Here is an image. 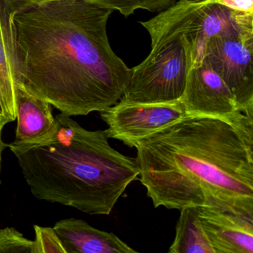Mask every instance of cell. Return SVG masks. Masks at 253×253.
I'll list each match as a JSON object with an SVG mask.
<instances>
[{
    "instance_id": "cell-12",
    "label": "cell",
    "mask_w": 253,
    "mask_h": 253,
    "mask_svg": "<svg viewBox=\"0 0 253 253\" xmlns=\"http://www.w3.org/2000/svg\"><path fill=\"white\" fill-rule=\"evenodd\" d=\"M16 112L17 123L14 141H35L46 137L55 129L52 106L21 87L17 91Z\"/></svg>"
},
{
    "instance_id": "cell-8",
    "label": "cell",
    "mask_w": 253,
    "mask_h": 253,
    "mask_svg": "<svg viewBox=\"0 0 253 253\" xmlns=\"http://www.w3.org/2000/svg\"><path fill=\"white\" fill-rule=\"evenodd\" d=\"M23 85V66L12 13L0 0V128L17 119L16 98Z\"/></svg>"
},
{
    "instance_id": "cell-9",
    "label": "cell",
    "mask_w": 253,
    "mask_h": 253,
    "mask_svg": "<svg viewBox=\"0 0 253 253\" xmlns=\"http://www.w3.org/2000/svg\"><path fill=\"white\" fill-rule=\"evenodd\" d=\"M214 253H253V215L216 207H198Z\"/></svg>"
},
{
    "instance_id": "cell-10",
    "label": "cell",
    "mask_w": 253,
    "mask_h": 253,
    "mask_svg": "<svg viewBox=\"0 0 253 253\" xmlns=\"http://www.w3.org/2000/svg\"><path fill=\"white\" fill-rule=\"evenodd\" d=\"M250 35H253V14L234 11L214 0H201L192 43L193 66L202 62L207 42L211 38Z\"/></svg>"
},
{
    "instance_id": "cell-2",
    "label": "cell",
    "mask_w": 253,
    "mask_h": 253,
    "mask_svg": "<svg viewBox=\"0 0 253 253\" xmlns=\"http://www.w3.org/2000/svg\"><path fill=\"white\" fill-rule=\"evenodd\" d=\"M139 180L155 208L216 207L253 215V118L186 116L140 140Z\"/></svg>"
},
{
    "instance_id": "cell-7",
    "label": "cell",
    "mask_w": 253,
    "mask_h": 253,
    "mask_svg": "<svg viewBox=\"0 0 253 253\" xmlns=\"http://www.w3.org/2000/svg\"><path fill=\"white\" fill-rule=\"evenodd\" d=\"M180 100L188 116L212 117L235 124L253 118V114L238 109L229 87L204 59L189 70Z\"/></svg>"
},
{
    "instance_id": "cell-15",
    "label": "cell",
    "mask_w": 253,
    "mask_h": 253,
    "mask_svg": "<svg viewBox=\"0 0 253 253\" xmlns=\"http://www.w3.org/2000/svg\"><path fill=\"white\" fill-rule=\"evenodd\" d=\"M34 253H68L54 228L34 225Z\"/></svg>"
},
{
    "instance_id": "cell-16",
    "label": "cell",
    "mask_w": 253,
    "mask_h": 253,
    "mask_svg": "<svg viewBox=\"0 0 253 253\" xmlns=\"http://www.w3.org/2000/svg\"><path fill=\"white\" fill-rule=\"evenodd\" d=\"M0 253H34V241L15 228L0 229Z\"/></svg>"
},
{
    "instance_id": "cell-14",
    "label": "cell",
    "mask_w": 253,
    "mask_h": 253,
    "mask_svg": "<svg viewBox=\"0 0 253 253\" xmlns=\"http://www.w3.org/2000/svg\"><path fill=\"white\" fill-rule=\"evenodd\" d=\"M12 13L21 11L28 7L51 0H4ZM109 8L118 11L124 17L134 14L137 10H145L152 13H159L172 5L177 0H87Z\"/></svg>"
},
{
    "instance_id": "cell-11",
    "label": "cell",
    "mask_w": 253,
    "mask_h": 253,
    "mask_svg": "<svg viewBox=\"0 0 253 253\" xmlns=\"http://www.w3.org/2000/svg\"><path fill=\"white\" fill-rule=\"evenodd\" d=\"M53 228L68 253H137L112 232L96 229L81 219H63Z\"/></svg>"
},
{
    "instance_id": "cell-17",
    "label": "cell",
    "mask_w": 253,
    "mask_h": 253,
    "mask_svg": "<svg viewBox=\"0 0 253 253\" xmlns=\"http://www.w3.org/2000/svg\"><path fill=\"white\" fill-rule=\"evenodd\" d=\"M234 11L253 14V0H214Z\"/></svg>"
},
{
    "instance_id": "cell-3",
    "label": "cell",
    "mask_w": 253,
    "mask_h": 253,
    "mask_svg": "<svg viewBox=\"0 0 253 253\" xmlns=\"http://www.w3.org/2000/svg\"><path fill=\"white\" fill-rule=\"evenodd\" d=\"M55 119L46 137L8 144L32 195L91 215L110 214L139 179L135 159L114 149L104 130L85 129L62 113Z\"/></svg>"
},
{
    "instance_id": "cell-4",
    "label": "cell",
    "mask_w": 253,
    "mask_h": 253,
    "mask_svg": "<svg viewBox=\"0 0 253 253\" xmlns=\"http://www.w3.org/2000/svg\"><path fill=\"white\" fill-rule=\"evenodd\" d=\"M200 0H177L140 25L151 39L149 55L131 69L120 101L164 103L178 101L193 66L192 37Z\"/></svg>"
},
{
    "instance_id": "cell-1",
    "label": "cell",
    "mask_w": 253,
    "mask_h": 253,
    "mask_svg": "<svg viewBox=\"0 0 253 253\" xmlns=\"http://www.w3.org/2000/svg\"><path fill=\"white\" fill-rule=\"evenodd\" d=\"M113 12L87 0H51L14 13L21 88L69 117L118 103L131 69L109 43Z\"/></svg>"
},
{
    "instance_id": "cell-13",
    "label": "cell",
    "mask_w": 253,
    "mask_h": 253,
    "mask_svg": "<svg viewBox=\"0 0 253 253\" xmlns=\"http://www.w3.org/2000/svg\"><path fill=\"white\" fill-rule=\"evenodd\" d=\"M170 253H214L200 220L198 207H185L176 226Z\"/></svg>"
},
{
    "instance_id": "cell-6",
    "label": "cell",
    "mask_w": 253,
    "mask_h": 253,
    "mask_svg": "<svg viewBox=\"0 0 253 253\" xmlns=\"http://www.w3.org/2000/svg\"><path fill=\"white\" fill-rule=\"evenodd\" d=\"M100 115L108 126L104 130L106 136L129 147L188 116L180 100L164 103L119 101L100 112Z\"/></svg>"
},
{
    "instance_id": "cell-18",
    "label": "cell",
    "mask_w": 253,
    "mask_h": 253,
    "mask_svg": "<svg viewBox=\"0 0 253 253\" xmlns=\"http://www.w3.org/2000/svg\"><path fill=\"white\" fill-rule=\"evenodd\" d=\"M2 128H0V173L2 169V153L6 148H8V144L4 143L2 138ZM0 184H1V179H0Z\"/></svg>"
},
{
    "instance_id": "cell-5",
    "label": "cell",
    "mask_w": 253,
    "mask_h": 253,
    "mask_svg": "<svg viewBox=\"0 0 253 253\" xmlns=\"http://www.w3.org/2000/svg\"><path fill=\"white\" fill-rule=\"evenodd\" d=\"M253 35L220 36L207 42L204 58L224 81L241 112L253 114Z\"/></svg>"
}]
</instances>
